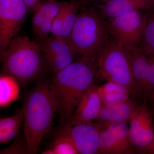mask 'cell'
Returning a JSON list of instances; mask_svg holds the SVG:
<instances>
[{"mask_svg":"<svg viewBox=\"0 0 154 154\" xmlns=\"http://www.w3.org/2000/svg\"><path fill=\"white\" fill-rule=\"evenodd\" d=\"M97 70V61L82 55L55 74L51 88L62 123L70 121L83 94L94 83Z\"/></svg>","mask_w":154,"mask_h":154,"instance_id":"cell-1","label":"cell"},{"mask_svg":"<svg viewBox=\"0 0 154 154\" xmlns=\"http://www.w3.org/2000/svg\"><path fill=\"white\" fill-rule=\"evenodd\" d=\"M22 110L29 154H36L42 140L51 129L57 112L51 83L38 82L25 97Z\"/></svg>","mask_w":154,"mask_h":154,"instance_id":"cell-2","label":"cell"},{"mask_svg":"<svg viewBox=\"0 0 154 154\" xmlns=\"http://www.w3.org/2000/svg\"><path fill=\"white\" fill-rule=\"evenodd\" d=\"M1 60L3 74L14 77L22 86L38 79L47 69L38 42L27 36L14 37Z\"/></svg>","mask_w":154,"mask_h":154,"instance_id":"cell-3","label":"cell"},{"mask_svg":"<svg viewBox=\"0 0 154 154\" xmlns=\"http://www.w3.org/2000/svg\"><path fill=\"white\" fill-rule=\"evenodd\" d=\"M110 38L108 21L97 6L81 8L67 40L77 53L98 61Z\"/></svg>","mask_w":154,"mask_h":154,"instance_id":"cell-4","label":"cell"},{"mask_svg":"<svg viewBox=\"0 0 154 154\" xmlns=\"http://www.w3.org/2000/svg\"><path fill=\"white\" fill-rule=\"evenodd\" d=\"M95 80L118 84L126 88L133 99L140 98L126 49L111 37L99 55Z\"/></svg>","mask_w":154,"mask_h":154,"instance_id":"cell-5","label":"cell"},{"mask_svg":"<svg viewBox=\"0 0 154 154\" xmlns=\"http://www.w3.org/2000/svg\"><path fill=\"white\" fill-rule=\"evenodd\" d=\"M146 21V13L135 11L108 21L110 37L125 49L139 47Z\"/></svg>","mask_w":154,"mask_h":154,"instance_id":"cell-6","label":"cell"},{"mask_svg":"<svg viewBox=\"0 0 154 154\" xmlns=\"http://www.w3.org/2000/svg\"><path fill=\"white\" fill-rule=\"evenodd\" d=\"M28 13L23 0H0L1 54L21 30Z\"/></svg>","mask_w":154,"mask_h":154,"instance_id":"cell-7","label":"cell"},{"mask_svg":"<svg viewBox=\"0 0 154 154\" xmlns=\"http://www.w3.org/2000/svg\"><path fill=\"white\" fill-rule=\"evenodd\" d=\"M94 124L99 132L100 153H134L127 123L105 124L96 122Z\"/></svg>","mask_w":154,"mask_h":154,"instance_id":"cell-8","label":"cell"},{"mask_svg":"<svg viewBox=\"0 0 154 154\" xmlns=\"http://www.w3.org/2000/svg\"><path fill=\"white\" fill-rule=\"evenodd\" d=\"M57 136L69 139L79 154L100 153L99 132L92 122L74 125L66 123L60 130Z\"/></svg>","mask_w":154,"mask_h":154,"instance_id":"cell-9","label":"cell"},{"mask_svg":"<svg viewBox=\"0 0 154 154\" xmlns=\"http://www.w3.org/2000/svg\"><path fill=\"white\" fill-rule=\"evenodd\" d=\"M129 136L135 149L142 152L146 150L154 138L152 116L145 104L140 105L130 119Z\"/></svg>","mask_w":154,"mask_h":154,"instance_id":"cell-10","label":"cell"},{"mask_svg":"<svg viewBox=\"0 0 154 154\" xmlns=\"http://www.w3.org/2000/svg\"><path fill=\"white\" fill-rule=\"evenodd\" d=\"M103 105L98 92V86L92 84L83 94L73 115L68 122L71 125L89 123L96 120Z\"/></svg>","mask_w":154,"mask_h":154,"instance_id":"cell-11","label":"cell"},{"mask_svg":"<svg viewBox=\"0 0 154 154\" xmlns=\"http://www.w3.org/2000/svg\"><path fill=\"white\" fill-rule=\"evenodd\" d=\"M136 100L129 98L116 104H103L96 122L105 124L127 123L140 105Z\"/></svg>","mask_w":154,"mask_h":154,"instance_id":"cell-12","label":"cell"},{"mask_svg":"<svg viewBox=\"0 0 154 154\" xmlns=\"http://www.w3.org/2000/svg\"><path fill=\"white\" fill-rule=\"evenodd\" d=\"M107 21L135 11L148 10L154 7V0H109L97 6Z\"/></svg>","mask_w":154,"mask_h":154,"instance_id":"cell-13","label":"cell"},{"mask_svg":"<svg viewBox=\"0 0 154 154\" xmlns=\"http://www.w3.org/2000/svg\"><path fill=\"white\" fill-rule=\"evenodd\" d=\"M80 7L78 1L65 2L54 20L51 33L53 36L67 39L75 23Z\"/></svg>","mask_w":154,"mask_h":154,"instance_id":"cell-14","label":"cell"},{"mask_svg":"<svg viewBox=\"0 0 154 154\" xmlns=\"http://www.w3.org/2000/svg\"><path fill=\"white\" fill-rule=\"evenodd\" d=\"M125 49L130 62L133 75L138 90L140 97L141 98L142 92L148 66V57L143 52L139 47Z\"/></svg>","mask_w":154,"mask_h":154,"instance_id":"cell-15","label":"cell"},{"mask_svg":"<svg viewBox=\"0 0 154 154\" xmlns=\"http://www.w3.org/2000/svg\"><path fill=\"white\" fill-rule=\"evenodd\" d=\"M65 2L56 0L42 1L33 12L32 21L33 33L43 22L54 20Z\"/></svg>","mask_w":154,"mask_h":154,"instance_id":"cell-16","label":"cell"},{"mask_svg":"<svg viewBox=\"0 0 154 154\" xmlns=\"http://www.w3.org/2000/svg\"><path fill=\"white\" fill-rule=\"evenodd\" d=\"M20 85L14 77L7 74L0 76V107L5 108L19 99Z\"/></svg>","mask_w":154,"mask_h":154,"instance_id":"cell-17","label":"cell"},{"mask_svg":"<svg viewBox=\"0 0 154 154\" xmlns=\"http://www.w3.org/2000/svg\"><path fill=\"white\" fill-rule=\"evenodd\" d=\"M37 42L39 45L43 56L64 54L76 51L67 39L54 36H48L37 39Z\"/></svg>","mask_w":154,"mask_h":154,"instance_id":"cell-18","label":"cell"},{"mask_svg":"<svg viewBox=\"0 0 154 154\" xmlns=\"http://www.w3.org/2000/svg\"><path fill=\"white\" fill-rule=\"evenodd\" d=\"M139 48L146 56L154 55V12L146 13L145 27Z\"/></svg>","mask_w":154,"mask_h":154,"instance_id":"cell-19","label":"cell"},{"mask_svg":"<svg viewBox=\"0 0 154 154\" xmlns=\"http://www.w3.org/2000/svg\"><path fill=\"white\" fill-rule=\"evenodd\" d=\"M79 54L76 51L57 55L43 56L48 69L56 74L74 61Z\"/></svg>","mask_w":154,"mask_h":154,"instance_id":"cell-20","label":"cell"},{"mask_svg":"<svg viewBox=\"0 0 154 154\" xmlns=\"http://www.w3.org/2000/svg\"><path fill=\"white\" fill-rule=\"evenodd\" d=\"M43 154H78L75 147L67 138L57 136L52 146L42 152Z\"/></svg>","mask_w":154,"mask_h":154,"instance_id":"cell-21","label":"cell"},{"mask_svg":"<svg viewBox=\"0 0 154 154\" xmlns=\"http://www.w3.org/2000/svg\"><path fill=\"white\" fill-rule=\"evenodd\" d=\"M154 91V55L148 57V66L147 70L143 89L142 92V99L146 98Z\"/></svg>","mask_w":154,"mask_h":154,"instance_id":"cell-22","label":"cell"},{"mask_svg":"<svg viewBox=\"0 0 154 154\" xmlns=\"http://www.w3.org/2000/svg\"><path fill=\"white\" fill-rule=\"evenodd\" d=\"M24 119L23 110H20L14 116L1 119L0 120V131L21 126Z\"/></svg>","mask_w":154,"mask_h":154,"instance_id":"cell-23","label":"cell"},{"mask_svg":"<svg viewBox=\"0 0 154 154\" xmlns=\"http://www.w3.org/2000/svg\"><path fill=\"white\" fill-rule=\"evenodd\" d=\"M102 103L105 105L113 104L126 101L130 98V95L128 93L122 92L105 93L99 94Z\"/></svg>","mask_w":154,"mask_h":154,"instance_id":"cell-24","label":"cell"},{"mask_svg":"<svg viewBox=\"0 0 154 154\" xmlns=\"http://www.w3.org/2000/svg\"><path fill=\"white\" fill-rule=\"evenodd\" d=\"M1 154H29V149L27 141H16L8 148L2 151Z\"/></svg>","mask_w":154,"mask_h":154,"instance_id":"cell-25","label":"cell"},{"mask_svg":"<svg viewBox=\"0 0 154 154\" xmlns=\"http://www.w3.org/2000/svg\"><path fill=\"white\" fill-rule=\"evenodd\" d=\"M98 92L99 94L122 92L128 93L130 94L129 92L126 88L123 86L119 85L118 84L110 82H106V83L102 86L100 87L98 86Z\"/></svg>","mask_w":154,"mask_h":154,"instance_id":"cell-26","label":"cell"},{"mask_svg":"<svg viewBox=\"0 0 154 154\" xmlns=\"http://www.w3.org/2000/svg\"><path fill=\"white\" fill-rule=\"evenodd\" d=\"M20 126L0 131V143H8L16 137L19 132Z\"/></svg>","mask_w":154,"mask_h":154,"instance_id":"cell-27","label":"cell"},{"mask_svg":"<svg viewBox=\"0 0 154 154\" xmlns=\"http://www.w3.org/2000/svg\"><path fill=\"white\" fill-rule=\"evenodd\" d=\"M82 7H97L103 5L109 0H77Z\"/></svg>","mask_w":154,"mask_h":154,"instance_id":"cell-28","label":"cell"},{"mask_svg":"<svg viewBox=\"0 0 154 154\" xmlns=\"http://www.w3.org/2000/svg\"><path fill=\"white\" fill-rule=\"evenodd\" d=\"M25 2L28 12H34L35 9L41 2V0H23Z\"/></svg>","mask_w":154,"mask_h":154,"instance_id":"cell-29","label":"cell"},{"mask_svg":"<svg viewBox=\"0 0 154 154\" xmlns=\"http://www.w3.org/2000/svg\"><path fill=\"white\" fill-rule=\"evenodd\" d=\"M146 153L154 154V138L151 143L146 150Z\"/></svg>","mask_w":154,"mask_h":154,"instance_id":"cell-30","label":"cell"},{"mask_svg":"<svg viewBox=\"0 0 154 154\" xmlns=\"http://www.w3.org/2000/svg\"><path fill=\"white\" fill-rule=\"evenodd\" d=\"M70 2H77V0H69Z\"/></svg>","mask_w":154,"mask_h":154,"instance_id":"cell-31","label":"cell"},{"mask_svg":"<svg viewBox=\"0 0 154 154\" xmlns=\"http://www.w3.org/2000/svg\"><path fill=\"white\" fill-rule=\"evenodd\" d=\"M153 92H154V91H153ZM150 94H153V95H154L153 98H154V92H152V93H151ZM150 94H149V95H150Z\"/></svg>","mask_w":154,"mask_h":154,"instance_id":"cell-32","label":"cell"},{"mask_svg":"<svg viewBox=\"0 0 154 154\" xmlns=\"http://www.w3.org/2000/svg\"></svg>","mask_w":154,"mask_h":154,"instance_id":"cell-33","label":"cell"}]
</instances>
